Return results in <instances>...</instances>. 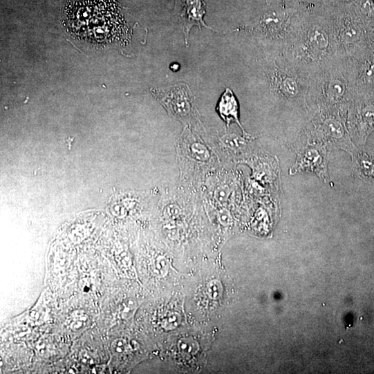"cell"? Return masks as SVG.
Returning a JSON list of instances; mask_svg holds the SVG:
<instances>
[{
    "instance_id": "obj_19",
    "label": "cell",
    "mask_w": 374,
    "mask_h": 374,
    "mask_svg": "<svg viewBox=\"0 0 374 374\" xmlns=\"http://www.w3.org/2000/svg\"><path fill=\"white\" fill-rule=\"evenodd\" d=\"M113 350L118 353H122L126 350L127 344L122 339H118L113 342Z\"/></svg>"
},
{
    "instance_id": "obj_13",
    "label": "cell",
    "mask_w": 374,
    "mask_h": 374,
    "mask_svg": "<svg viewBox=\"0 0 374 374\" xmlns=\"http://www.w3.org/2000/svg\"><path fill=\"white\" fill-rule=\"evenodd\" d=\"M359 78L366 84L374 83V56L368 58L363 64L359 71Z\"/></svg>"
},
{
    "instance_id": "obj_20",
    "label": "cell",
    "mask_w": 374,
    "mask_h": 374,
    "mask_svg": "<svg viewBox=\"0 0 374 374\" xmlns=\"http://www.w3.org/2000/svg\"><path fill=\"white\" fill-rule=\"evenodd\" d=\"M171 70L174 72H176L180 69V66L178 64H174L171 66Z\"/></svg>"
},
{
    "instance_id": "obj_18",
    "label": "cell",
    "mask_w": 374,
    "mask_h": 374,
    "mask_svg": "<svg viewBox=\"0 0 374 374\" xmlns=\"http://www.w3.org/2000/svg\"><path fill=\"white\" fill-rule=\"evenodd\" d=\"M122 316L124 318L128 319L133 316L137 308V304L133 300H130L124 305Z\"/></svg>"
},
{
    "instance_id": "obj_5",
    "label": "cell",
    "mask_w": 374,
    "mask_h": 374,
    "mask_svg": "<svg viewBox=\"0 0 374 374\" xmlns=\"http://www.w3.org/2000/svg\"><path fill=\"white\" fill-rule=\"evenodd\" d=\"M340 109H319L312 119L310 135L313 142L351 152L353 144Z\"/></svg>"
},
{
    "instance_id": "obj_12",
    "label": "cell",
    "mask_w": 374,
    "mask_h": 374,
    "mask_svg": "<svg viewBox=\"0 0 374 374\" xmlns=\"http://www.w3.org/2000/svg\"><path fill=\"white\" fill-rule=\"evenodd\" d=\"M250 135L239 137L236 135H225L221 139L223 149L227 153H237L244 149L247 143Z\"/></svg>"
},
{
    "instance_id": "obj_4",
    "label": "cell",
    "mask_w": 374,
    "mask_h": 374,
    "mask_svg": "<svg viewBox=\"0 0 374 374\" xmlns=\"http://www.w3.org/2000/svg\"><path fill=\"white\" fill-rule=\"evenodd\" d=\"M271 90L288 102H304L308 95V77L299 72L283 57L264 67Z\"/></svg>"
},
{
    "instance_id": "obj_17",
    "label": "cell",
    "mask_w": 374,
    "mask_h": 374,
    "mask_svg": "<svg viewBox=\"0 0 374 374\" xmlns=\"http://www.w3.org/2000/svg\"><path fill=\"white\" fill-rule=\"evenodd\" d=\"M182 317L178 312L171 313L164 321L163 327L168 330L177 328L181 323Z\"/></svg>"
},
{
    "instance_id": "obj_1",
    "label": "cell",
    "mask_w": 374,
    "mask_h": 374,
    "mask_svg": "<svg viewBox=\"0 0 374 374\" xmlns=\"http://www.w3.org/2000/svg\"><path fill=\"white\" fill-rule=\"evenodd\" d=\"M282 57L308 78L345 59L332 25L294 26Z\"/></svg>"
},
{
    "instance_id": "obj_3",
    "label": "cell",
    "mask_w": 374,
    "mask_h": 374,
    "mask_svg": "<svg viewBox=\"0 0 374 374\" xmlns=\"http://www.w3.org/2000/svg\"><path fill=\"white\" fill-rule=\"evenodd\" d=\"M180 138L178 151L183 179L185 184L187 182L188 187L194 189L216 169L218 160L212 150L189 127Z\"/></svg>"
},
{
    "instance_id": "obj_11",
    "label": "cell",
    "mask_w": 374,
    "mask_h": 374,
    "mask_svg": "<svg viewBox=\"0 0 374 374\" xmlns=\"http://www.w3.org/2000/svg\"><path fill=\"white\" fill-rule=\"evenodd\" d=\"M217 111L221 118L227 123V127L231 123L236 122L242 129L244 135H249L245 133L239 122L238 102L230 89L226 88L221 96L217 106Z\"/></svg>"
},
{
    "instance_id": "obj_15",
    "label": "cell",
    "mask_w": 374,
    "mask_h": 374,
    "mask_svg": "<svg viewBox=\"0 0 374 374\" xmlns=\"http://www.w3.org/2000/svg\"><path fill=\"white\" fill-rule=\"evenodd\" d=\"M223 284L218 279H212L207 285V294L211 299H220L223 297Z\"/></svg>"
},
{
    "instance_id": "obj_16",
    "label": "cell",
    "mask_w": 374,
    "mask_h": 374,
    "mask_svg": "<svg viewBox=\"0 0 374 374\" xmlns=\"http://www.w3.org/2000/svg\"><path fill=\"white\" fill-rule=\"evenodd\" d=\"M170 268V262L163 255L159 256L156 261V271L161 277L166 276Z\"/></svg>"
},
{
    "instance_id": "obj_10",
    "label": "cell",
    "mask_w": 374,
    "mask_h": 374,
    "mask_svg": "<svg viewBox=\"0 0 374 374\" xmlns=\"http://www.w3.org/2000/svg\"><path fill=\"white\" fill-rule=\"evenodd\" d=\"M350 128L354 133L364 141L374 129V104L358 109L350 117Z\"/></svg>"
},
{
    "instance_id": "obj_7",
    "label": "cell",
    "mask_w": 374,
    "mask_h": 374,
    "mask_svg": "<svg viewBox=\"0 0 374 374\" xmlns=\"http://www.w3.org/2000/svg\"><path fill=\"white\" fill-rule=\"evenodd\" d=\"M294 26L290 24L288 15L283 10H273L265 13L257 22L252 32L263 39L283 42L284 48L288 44Z\"/></svg>"
},
{
    "instance_id": "obj_9",
    "label": "cell",
    "mask_w": 374,
    "mask_h": 374,
    "mask_svg": "<svg viewBox=\"0 0 374 374\" xmlns=\"http://www.w3.org/2000/svg\"><path fill=\"white\" fill-rule=\"evenodd\" d=\"M206 9L204 0H175L174 15L182 28L187 46L192 28L196 26L201 30L203 27L214 31L204 22Z\"/></svg>"
},
{
    "instance_id": "obj_2",
    "label": "cell",
    "mask_w": 374,
    "mask_h": 374,
    "mask_svg": "<svg viewBox=\"0 0 374 374\" xmlns=\"http://www.w3.org/2000/svg\"><path fill=\"white\" fill-rule=\"evenodd\" d=\"M345 59L329 66L308 79V95L319 109H344L349 100L350 84Z\"/></svg>"
},
{
    "instance_id": "obj_6",
    "label": "cell",
    "mask_w": 374,
    "mask_h": 374,
    "mask_svg": "<svg viewBox=\"0 0 374 374\" xmlns=\"http://www.w3.org/2000/svg\"><path fill=\"white\" fill-rule=\"evenodd\" d=\"M154 97L165 108L169 115L187 127L194 120L199 122L198 111L189 87L178 84L167 88H152Z\"/></svg>"
},
{
    "instance_id": "obj_14",
    "label": "cell",
    "mask_w": 374,
    "mask_h": 374,
    "mask_svg": "<svg viewBox=\"0 0 374 374\" xmlns=\"http://www.w3.org/2000/svg\"><path fill=\"white\" fill-rule=\"evenodd\" d=\"M180 352L185 355H196L199 350L198 343L191 337H186L180 339L178 343Z\"/></svg>"
},
{
    "instance_id": "obj_8",
    "label": "cell",
    "mask_w": 374,
    "mask_h": 374,
    "mask_svg": "<svg viewBox=\"0 0 374 374\" xmlns=\"http://www.w3.org/2000/svg\"><path fill=\"white\" fill-rule=\"evenodd\" d=\"M326 147L313 142L308 143L298 153L294 165L290 170V174L300 172L315 174L325 182L328 180L327 174V154Z\"/></svg>"
}]
</instances>
